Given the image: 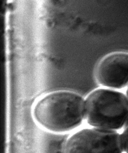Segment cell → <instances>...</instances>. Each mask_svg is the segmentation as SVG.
Returning <instances> with one entry per match:
<instances>
[{
  "instance_id": "6da1fadb",
  "label": "cell",
  "mask_w": 128,
  "mask_h": 153,
  "mask_svg": "<svg viewBox=\"0 0 128 153\" xmlns=\"http://www.w3.org/2000/svg\"><path fill=\"white\" fill-rule=\"evenodd\" d=\"M85 113V101L76 93L56 91L37 102L33 109L35 120L45 128L62 133L79 127Z\"/></svg>"
},
{
  "instance_id": "7a4b0ae2",
  "label": "cell",
  "mask_w": 128,
  "mask_h": 153,
  "mask_svg": "<svg viewBox=\"0 0 128 153\" xmlns=\"http://www.w3.org/2000/svg\"><path fill=\"white\" fill-rule=\"evenodd\" d=\"M87 123L98 128L119 130L128 120V99L119 91L100 88L85 101Z\"/></svg>"
},
{
  "instance_id": "3957f363",
  "label": "cell",
  "mask_w": 128,
  "mask_h": 153,
  "mask_svg": "<svg viewBox=\"0 0 128 153\" xmlns=\"http://www.w3.org/2000/svg\"><path fill=\"white\" fill-rule=\"evenodd\" d=\"M122 136L112 130L83 129L68 139L65 153H122Z\"/></svg>"
},
{
  "instance_id": "277c9868",
  "label": "cell",
  "mask_w": 128,
  "mask_h": 153,
  "mask_svg": "<svg viewBox=\"0 0 128 153\" xmlns=\"http://www.w3.org/2000/svg\"><path fill=\"white\" fill-rule=\"evenodd\" d=\"M97 82L105 87L120 89L128 85V53H114L100 61L96 70Z\"/></svg>"
},
{
  "instance_id": "5b68a950",
  "label": "cell",
  "mask_w": 128,
  "mask_h": 153,
  "mask_svg": "<svg viewBox=\"0 0 128 153\" xmlns=\"http://www.w3.org/2000/svg\"><path fill=\"white\" fill-rule=\"evenodd\" d=\"M122 140L123 148H124L125 152L128 153V120L124 126V131H123L122 135Z\"/></svg>"
},
{
  "instance_id": "8992f818",
  "label": "cell",
  "mask_w": 128,
  "mask_h": 153,
  "mask_svg": "<svg viewBox=\"0 0 128 153\" xmlns=\"http://www.w3.org/2000/svg\"><path fill=\"white\" fill-rule=\"evenodd\" d=\"M127 97H128V88L127 90Z\"/></svg>"
}]
</instances>
